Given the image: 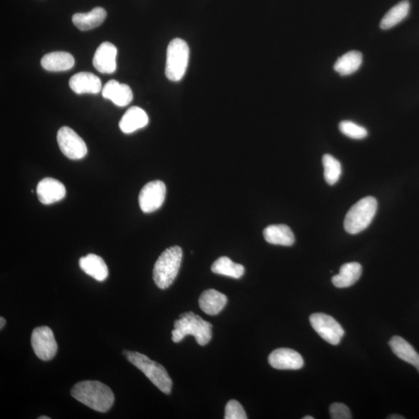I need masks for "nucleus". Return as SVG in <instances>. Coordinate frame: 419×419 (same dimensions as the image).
Returning <instances> with one entry per match:
<instances>
[{
    "label": "nucleus",
    "instance_id": "nucleus-2",
    "mask_svg": "<svg viewBox=\"0 0 419 419\" xmlns=\"http://www.w3.org/2000/svg\"><path fill=\"white\" fill-rule=\"evenodd\" d=\"M187 335L194 336L200 346H206L212 338V324L193 312L184 313L174 322L172 339L177 344Z\"/></svg>",
    "mask_w": 419,
    "mask_h": 419
},
{
    "label": "nucleus",
    "instance_id": "nucleus-24",
    "mask_svg": "<svg viewBox=\"0 0 419 419\" xmlns=\"http://www.w3.org/2000/svg\"><path fill=\"white\" fill-rule=\"evenodd\" d=\"M363 55L358 51H351L340 57L334 64V69L342 76L350 75L361 68Z\"/></svg>",
    "mask_w": 419,
    "mask_h": 419
},
{
    "label": "nucleus",
    "instance_id": "nucleus-7",
    "mask_svg": "<svg viewBox=\"0 0 419 419\" xmlns=\"http://www.w3.org/2000/svg\"><path fill=\"white\" fill-rule=\"evenodd\" d=\"M309 320L312 328L324 341L333 346L339 344L345 332L334 318L323 313H316L310 316Z\"/></svg>",
    "mask_w": 419,
    "mask_h": 419
},
{
    "label": "nucleus",
    "instance_id": "nucleus-29",
    "mask_svg": "<svg viewBox=\"0 0 419 419\" xmlns=\"http://www.w3.org/2000/svg\"><path fill=\"white\" fill-rule=\"evenodd\" d=\"M226 419H247L243 407L235 400H229L226 407Z\"/></svg>",
    "mask_w": 419,
    "mask_h": 419
},
{
    "label": "nucleus",
    "instance_id": "nucleus-14",
    "mask_svg": "<svg viewBox=\"0 0 419 419\" xmlns=\"http://www.w3.org/2000/svg\"><path fill=\"white\" fill-rule=\"evenodd\" d=\"M104 98L110 99L118 107H126L133 99L132 88L117 80H110L102 90Z\"/></svg>",
    "mask_w": 419,
    "mask_h": 419
},
{
    "label": "nucleus",
    "instance_id": "nucleus-31",
    "mask_svg": "<svg viewBox=\"0 0 419 419\" xmlns=\"http://www.w3.org/2000/svg\"><path fill=\"white\" fill-rule=\"evenodd\" d=\"M5 324V320L3 317L0 318V329H3Z\"/></svg>",
    "mask_w": 419,
    "mask_h": 419
},
{
    "label": "nucleus",
    "instance_id": "nucleus-13",
    "mask_svg": "<svg viewBox=\"0 0 419 419\" xmlns=\"http://www.w3.org/2000/svg\"><path fill=\"white\" fill-rule=\"evenodd\" d=\"M117 49L110 43H104L98 47L93 59V64L98 72L114 73L117 69L116 57Z\"/></svg>",
    "mask_w": 419,
    "mask_h": 419
},
{
    "label": "nucleus",
    "instance_id": "nucleus-22",
    "mask_svg": "<svg viewBox=\"0 0 419 419\" xmlns=\"http://www.w3.org/2000/svg\"><path fill=\"white\" fill-rule=\"evenodd\" d=\"M106 17L107 12L104 8H96L88 13L74 14L73 22L80 31L86 32L101 25Z\"/></svg>",
    "mask_w": 419,
    "mask_h": 419
},
{
    "label": "nucleus",
    "instance_id": "nucleus-21",
    "mask_svg": "<svg viewBox=\"0 0 419 419\" xmlns=\"http://www.w3.org/2000/svg\"><path fill=\"white\" fill-rule=\"evenodd\" d=\"M362 274L361 265L358 263H348L342 265L339 274L333 277L335 287L346 288L355 285Z\"/></svg>",
    "mask_w": 419,
    "mask_h": 419
},
{
    "label": "nucleus",
    "instance_id": "nucleus-8",
    "mask_svg": "<svg viewBox=\"0 0 419 419\" xmlns=\"http://www.w3.org/2000/svg\"><path fill=\"white\" fill-rule=\"evenodd\" d=\"M32 345L34 353L43 361H51L56 357L58 351L54 333L47 326H40L33 330Z\"/></svg>",
    "mask_w": 419,
    "mask_h": 419
},
{
    "label": "nucleus",
    "instance_id": "nucleus-23",
    "mask_svg": "<svg viewBox=\"0 0 419 419\" xmlns=\"http://www.w3.org/2000/svg\"><path fill=\"white\" fill-rule=\"evenodd\" d=\"M389 345L395 355L412 365L419 372V354L408 342L396 335L389 342Z\"/></svg>",
    "mask_w": 419,
    "mask_h": 419
},
{
    "label": "nucleus",
    "instance_id": "nucleus-28",
    "mask_svg": "<svg viewBox=\"0 0 419 419\" xmlns=\"http://www.w3.org/2000/svg\"><path fill=\"white\" fill-rule=\"evenodd\" d=\"M339 127L342 134L352 139H363L368 135L367 129L350 121L340 122Z\"/></svg>",
    "mask_w": 419,
    "mask_h": 419
},
{
    "label": "nucleus",
    "instance_id": "nucleus-34",
    "mask_svg": "<svg viewBox=\"0 0 419 419\" xmlns=\"http://www.w3.org/2000/svg\"><path fill=\"white\" fill-rule=\"evenodd\" d=\"M304 419H314V418L311 417V416H305L303 418Z\"/></svg>",
    "mask_w": 419,
    "mask_h": 419
},
{
    "label": "nucleus",
    "instance_id": "nucleus-5",
    "mask_svg": "<svg viewBox=\"0 0 419 419\" xmlns=\"http://www.w3.org/2000/svg\"><path fill=\"white\" fill-rule=\"evenodd\" d=\"M377 202L374 197H366L359 200L348 211L344 228L348 233L357 235L368 228L376 213Z\"/></svg>",
    "mask_w": 419,
    "mask_h": 419
},
{
    "label": "nucleus",
    "instance_id": "nucleus-30",
    "mask_svg": "<svg viewBox=\"0 0 419 419\" xmlns=\"http://www.w3.org/2000/svg\"><path fill=\"white\" fill-rule=\"evenodd\" d=\"M330 416L333 419H350L352 414L348 407L342 403H333L330 406Z\"/></svg>",
    "mask_w": 419,
    "mask_h": 419
},
{
    "label": "nucleus",
    "instance_id": "nucleus-15",
    "mask_svg": "<svg viewBox=\"0 0 419 419\" xmlns=\"http://www.w3.org/2000/svg\"><path fill=\"white\" fill-rule=\"evenodd\" d=\"M69 86L77 94H97L102 91V82L96 75L82 72L75 74L69 80Z\"/></svg>",
    "mask_w": 419,
    "mask_h": 419
},
{
    "label": "nucleus",
    "instance_id": "nucleus-11",
    "mask_svg": "<svg viewBox=\"0 0 419 419\" xmlns=\"http://www.w3.org/2000/svg\"><path fill=\"white\" fill-rule=\"evenodd\" d=\"M271 367L277 370H299L304 366V359L300 354L288 348H280L270 353L268 358Z\"/></svg>",
    "mask_w": 419,
    "mask_h": 419
},
{
    "label": "nucleus",
    "instance_id": "nucleus-16",
    "mask_svg": "<svg viewBox=\"0 0 419 419\" xmlns=\"http://www.w3.org/2000/svg\"><path fill=\"white\" fill-rule=\"evenodd\" d=\"M79 264L82 271L97 281H104L108 277L109 270L107 264L101 257L95 254H88L86 256L82 257Z\"/></svg>",
    "mask_w": 419,
    "mask_h": 419
},
{
    "label": "nucleus",
    "instance_id": "nucleus-25",
    "mask_svg": "<svg viewBox=\"0 0 419 419\" xmlns=\"http://www.w3.org/2000/svg\"><path fill=\"white\" fill-rule=\"evenodd\" d=\"M409 10L410 2L409 0H403L383 16L380 23L381 28L389 29L396 26L408 16Z\"/></svg>",
    "mask_w": 419,
    "mask_h": 419
},
{
    "label": "nucleus",
    "instance_id": "nucleus-10",
    "mask_svg": "<svg viewBox=\"0 0 419 419\" xmlns=\"http://www.w3.org/2000/svg\"><path fill=\"white\" fill-rule=\"evenodd\" d=\"M167 187L160 180L147 182L139 193V206L144 213L149 214L160 208L166 199Z\"/></svg>",
    "mask_w": 419,
    "mask_h": 419
},
{
    "label": "nucleus",
    "instance_id": "nucleus-33",
    "mask_svg": "<svg viewBox=\"0 0 419 419\" xmlns=\"http://www.w3.org/2000/svg\"><path fill=\"white\" fill-rule=\"evenodd\" d=\"M49 418H50L49 417L45 416L38 417V419H49Z\"/></svg>",
    "mask_w": 419,
    "mask_h": 419
},
{
    "label": "nucleus",
    "instance_id": "nucleus-6",
    "mask_svg": "<svg viewBox=\"0 0 419 419\" xmlns=\"http://www.w3.org/2000/svg\"><path fill=\"white\" fill-rule=\"evenodd\" d=\"M190 58V49L186 41L175 38L170 41L167 49L166 75L173 82L184 77Z\"/></svg>",
    "mask_w": 419,
    "mask_h": 419
},
{
    "label": "nucleus",
    "instance_id": "nucleus-9",
    "mask_svg": "<svg viewBox=\"0 0 419 419\" xmlns=\"http://www.w3.org/2000/svg\"><path fill=\"white\" fill-rule=\"evenodd\" d=\"M57 141L64 156L70 159L77 160L84 158L87 154L85 141L72 128L62 127L59 129Z\"/></svg>",
    "mask_w": 419,
    "mask_h": 419
},
{
    "label": "nucleus",
    "instance_id": "nucleus-17",
    "mask_svg": "<svg viewBox=\"0 0 419 419\" xmlns=\"http://www.w3.org/2000/svg\"><path fill=\"white\" fill-rule=\"evenodd\" d=\"M228 298L219 291L210 289L204 291L199 298V305L206 315L215 316L227 304Z\"/></svg>",
    "mask_w": 419,
    "mask_h": 419
},
{
    "label": "nucleus",
    "instance_id": "nucleus-27",
    "mask_svg": "<svg viewBox=\"0 0 419 419\" xmlns=\"http://www.w3.org/2000/svg\"><path fill=\"white\" fill-rule=\"evenodd\" d=\"M324 180L329 185H335L342 175L341 163L331 155L326 154L322 158Z\"/></svg>",
    "mask_w": 419,
    "mask_h": 419
},
{
    "label": "nucleus",
    "instance_id": "nucleus-19",
    "mask_svg": "<svg viewBox=\"0 0 419 419\" xmlns=\"http://www.w3.org/2000/svg\"><path fill=\"white\" fill-rule=\"evenodd\" d=\"M40 64L45 70L50 72H62L74 67L75 59L68 52L56 51L45 55L41 59Z\"/></svg>",
    "mask_w": 419,
    "mask_h": 419
},
{
    "label": "nucleus",
    "instance_id": "nucleus-32",
    "mask_svg": "<svg viewBox=\"0 0 419 419\" xmlns=\"http://www.w3.org/2000/svg\"><path fill=\"white\" fill-rule=\"evenodd\" d=\"M388 418H392V419H404L405 417L403 416H398V415H394V416H391L390 417H388Z\"/></svg>",
    "mask_w": 419,
    "mask_h": 419
},
{
    "label": "nucleus",
    "instance_id": "nucleus-4",
    "mask_svg": "<svg viewBox=\"0 0 419 419\" xmlns=\"http://www.w3.org/2000/svg\"><path fill=\"white\" fill-rule=\"evenodd\" d=\"M182 259L180 246H173L165 250L158 257L153 269V280L156 286L166 290L173 285L178 275Z\"/></svg>",
    "mask_w": 419,
    "mask_h": 419
},
{
    "label": "nucleus",
    "instance_id": "nucleus-12",
    "mask_svg": "<svg viewBox=\"0 0 419 419\" xmlns=\"http://www.w3.org/2000/svg\"><path fill=\"white\" fill-rule=\"evenodd\" d=\"M37 195L41 204H55L66 197L67 189L60 181L54 178H45L38 182Z\"/></svg>",
    "mask_w": 419,
    "mask_h": 419
},
{
    "label": "nucleus",
    "instance_id": "nucleus-26",
    "mask_svg": "<svg viewBox=\"0 0 419 419\" xmlns=\"http://www.w3.org/2000/svg\"><path fill=\"white\" fill-rule=\"evenodd\" d=\"M211 271L216 274L240 279L245 273V268L243 265L234 263L228 257L222 256L212 265Z\"/></svg>",
    "mask_w": 419,
    "mask_h": 419
},
{
    "label": "nucleus",
    "instance_id": "nucleus-18",
    "mask_svg": "<svg viewBox=\"0 0 419 419\" xmlns=\"http://www.w3.org/2000/svg\"><path fill=\"white\" fill-rule=\"evenodd\" d=\"M149 123L145 111L139 107L129 108L121 118L119 127L125 134H131L145 128Z\"/></svg>",
    "mask_w": 419,
    "mask_h": 419
},
{
    "label": "nucleus",
    "instance_id": "nucleus-20",
    "mask_svg": "<svg viewBox=\"0 0 419 419\" xmlns=\"http://www.w3.org/2000/svg\"><path fill=\"white\" fill-rule=\"evenodd\" d=\"M263 236L268 243L283 246H291L295 237L291 229L285 224H273L264 229Z\"/></svg>",
    "mask_w": 419,
    "mask_h": 419
},
{
    "label": "nucleus",
    "instance_id": "nucleus-1",
    "mask_svg": "<svg viewBox=\"0 0 419 419\" xmlns=\"http://www.w3.org/2000/svg\"><path fill=\"white\" fill-rule=\"evenodd\" d=\"M72 396L99 412L108 411L115 403V394L104 383L97 381H81L71 390Z\"/></svg>",
    "mask_w": 419,
    "mask_h": 419
},
{
    "label": "nucleus",
    "instance_id": "nucleus-3",
    "mask_svg": "<svg viewBox=\"0 0 419 419\" xmlns=\"http://www.w3.org/2000/svg\"><path fill=\"white\" fill-rule=\"evenodd\" d=\"M128 361L136 367L156 386L166 394H171L173 381L166 369L161 364L152 361L151 359L138 352L125 350L123 352Z\"/></svg>",
    "mask_w": 419,
    "mask_h": 419
}]
</instances>
